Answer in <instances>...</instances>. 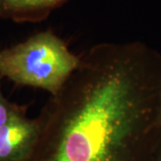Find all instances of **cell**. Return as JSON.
Segmentation results:
<instances>
[{"mask_svg": "<svg viewBox=\"0 0 161 161\" xmlns=\"http://www.w3.org/2000/svg\"><path fill=\"white\" fill-rule=\"evenodd\" d=\"M79 56L51 31L32 35L0 51V75L15 84L55 95L73 74Z\"/></svg>", "mask_w": 161, "mask_h": 161, "instance_id": "2", "label": "cell"}, {"mask_svg": "<svg viewBox=\"0 0 161 161\" xmlns=\"http://www.w3.org/2000/svg\"><path fill=\"white\" fill-rule=\"evenodd\" d=\"M152 161H161V138L159 140L158 145L157 147L155 155H154V158H153V160Z\"/></svg>", "mask_w": 161, "mask_h": 161, "instance_id": "6", "label": "cell"}, {"mask_svg": "<svg viewBox=\"0 0 161 161\" xmlns=\"http://www.w3.org/2000/svg\"><path fill=\"white\" fill-rule=\"evenodd\" d=\"M39 135L37 119L24 111L0 127V161H24L33 150Z\"/></svg>", "mask_w": 161, "mask_h": 161, "instance_id": "3", "label": "cell"}, {"mask_svg": "<svg viewBox=\"0 0 161 161\" xmlns=\"http://www.w3.org/2000/svg\"><path fill=\"white\" fill-rule=\"evenodd\" d=\"M68 0H0V19L39 23Z\"/></svg>", "mask_w": 161, "mask_h": 161, "instance_id": "4", "label": "cell"}, {"mask_svg": "<svg viewBox=\"0 0 161 161\" xmlns=\"http://www.w3.org/2000/svg\"><path fill=\"white\" fill-rule=\"evenodd\" d=\"M23 111H24L23 108L6 99L0 87V127L5 125L13 117Z\"/></svg>", "mask_w": 161, "mask_h": 161, "instance_id": "5", "label": "cell"}, {"mask_svg": "<svg viewBox=\"0 0 161 161\" xmlns=\"http://www.w3.org/2000/svg\"><path fill=\"white\" fill-rule=\"evenodd\" d=\"M24 161H152L161 138V55L142 42L99 43L39 116Z\"/></svg>", "mask_w": 161, "mask_h": 161, "instance_id": "1", "label": "cell"}]
</instances>
